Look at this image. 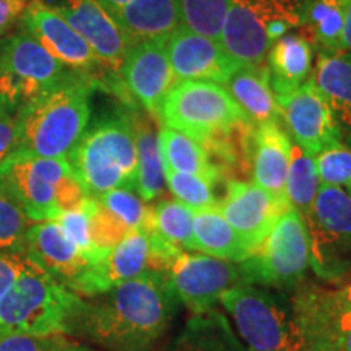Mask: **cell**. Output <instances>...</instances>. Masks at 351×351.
Returning <instances> with one entry per match:
<instances>
[{
  "label": "cell",
  "instance_id": "obj_1",
  "mask_svg": "<svg viewBox=\"0 0 351 351\" xmlns=\"http://www.w3.org/2000/svg\"><path fill=\"white\" fill-rule=\"evenodd\" d=\"M179 304L166 271L148 269L101 295L83 298L72 339L103 351H152L173 326Z\"/></svg>",
  "mask_w": 351,
  "mask_h": 351
},
{
  "label": "cell",
  "instance_id": "obj_2",
  "mask_svg": "<svg viewBox=\"0 0 351 351\" xmlns=\"http://www.w3.org/2000/svg\"><path fill=\"white\" fill-rule=\"evenodd\" d=\"M93 88L91 77L72 70L23 104L16 112V134L10 155L69 158L90 122Z\"/></svg>",
  "mask_w": 351,
  "mask_h": 351
},
{
  "label": "cell",
  "instance_id": "obj_3",
  "mask_svg": "<svg viewBox=\"0 0 351 351\" xmlns=\"http://www.w3.org/2000/svg\"><path fill=\"white\" fill-rule=\"evenodd\" d=\"M67 160L88 197L98 199L114 189L135 191L137 145L132 114L117 111L101 117L85 130Z\"/></svg>",
  "mask_w": 351,
  "mask_h": 351
},
{
  "label": "cell",
  "instance_id": "obj_4",
  "mask_svg": "<svg viewBox=\"0 0 351 351\" xmlns=\"http://www.w3.org/2000/svg\"><path fill=\"white\" fill-rule=\"evenodd\" d=\"M0 192L36 223L57 219L88 197L67 158L25 155H8L2 161Z\"/></svg>",
  "mask_w": 351,
  "mask_h": 351
},
{
  "label": "cell",
  "instance_id": "obj_5",
  "mask_svg": "<svg viewBox=\"0 0 351 351\" xmlns=\"http://www.w3.org/2000/svg\"><path fill=\"white\" fill-rule=\"evenodd\" d=\"M83 298L36 265L25 270L0 300V332L72 337Z\"/></svg>",
  "mask_w": 351,
  "mask_h": 351
},
{
  "label": "cell",
  "instance_id": "obj_6",
  "mask_svg": "<svg viewBox=\"0 0 351 351\" xmlns=\"http://www.w3.org/2000/svg\"><path fill=\"white\" fill-rule=\"evenodd\" d=\"M219 304L249 351H307L291 300L283 291L243 285L226 291Z\"/></svg>",
  "mask_w": 351,
  "mask_h": 351
},
{
  "label": "cell",
  "instance_id": "obj_7",
  "mask_svg": "<svg viewBox=\"0 0 351 351\" xmlns=\"http://www.w3.org/2000/svg\"><path fill=\"white\" fill-rule=\"evenodd\" d=\"M304 5L301 0H231L219 43L238 67H258L274 43L301 28Z\"/></svg>",
  "mask_w": 351,
  "mask_h": 351
},
{
  "label": "cell",
  "instance_id": "obj_8",
  "mask_svg": "<svg viewBox=\"0 0 351 351\" xmlns=\"http://www.w3.org/2000/svg\"><path fill=\"white\" fill-rule=\"evenodd\" d=\"M160 119L163 127L181 132L202 145L249 122L226 88L200 80L174 83L163 101Z\"/></svg>",
  "mask_w": 351,
  "mask_h": 351
},
{
  "label": "cell",
  "instance_id": "obj_9",
  "mask_svg": "<svg viewBox=\"0 0 351 351\" xmlns=\"http://www.w3.org/2000/svg\"><path fill=\"white\" fill-rule=\"evenodd\" d=\"M239 263L249 285L295 289L311 267L309 234L301 213L291 207L283 212L262 244Z\"/></svg>",
  "mask_w": 351,
  "mask_h": 351
},
{
  "label": "cell",
  "instance_id": "obj_10",
  "mask_svg": "<svg viewBox=\"0 0 351 351\" xmlns=\"http://www.w3.org/2000/svg\"><path fill=\"white\" fill-rule=\"evenodd\" d=\"M309 234L311 269L326 282L351 275V195L341 187L322 184L304 215Z\"/></svg>",
  "mask_w": 351,
  "mask_h": 351
},
{
  "label": "cell",
  "instance_id": "obj_11",
  "mask_svg": "<svg viewBox=\"0 0 351 351\" xmlns=\"http://www.w3.org/2000/svg\"><path fill=\"white\" fill-rule=\"evenodd\" d=\"M64 77V65L33 34L20 32L0 44V104L19 111Z\"/></svg>",
  "mask_w": 351,
  "mask_h": 351
},
{
  "label": "cell",
  "instance_id": "obj_12",
  "mask_svg": "<svg viewBox=\"0 0 351 351\" xmlns=\"http://www.w3.org/2000/svg\"><path fill=\"white\" fill-rule=\"evenodd\" d=\"M166 275L178 300L191 314L217 309L226 291L249 285L239 262L186 251L174 257L166 269Z\"/></svg>",
  "mask_w": 351,
  "mask_h": 351
},
{
  "label": "cell",
  "instance_id": "obj_13",
  "mask_svg": "<svg viewBox=\"0 0 351 351\" xmlns=\"http://www.w3.org/2000/svg\"><path fill=\"white\" fill-rule=\"evenodd\" d=\"M276 103L291 140L309 156L343 145L330 108L313 78L289 95L276 96Z\"/></svg>",
  "mask_w": 351,
  "mask_h": 351
},
{
  "label": "cell",
  "instance_id": "obj_14",
  "mask_svg": "<svg viewBox=\"0 0 351 351\" xmlns=\"http://www.w3.org/2000/svg\"><path fill=\"white\" fill-rule=\"evenodd\" d=\"M122 85L152 117L160 119L163 101L174 86L165 41L132 43L121 69Z\"/></svg>",
  "mask_w": 351,
  "mask_h": 351
},
{
  "label": "cell",
  "instance_id": "obj_15",
  "mask_svg": "<svg viewBox=\"0 0 351 351\" xmlns=\"http://www.w3.org/2000/svg\"><path fill=\"white\" fill-rule=\"evenodd\" d=\"M288 208L287 200L276 199L254 182L239 179H228L226 195L218 205L219 212L244 239L251 254L269 236L276 219Z\"/></svg>",
  "mask_w": 351,
  "mask_h": 351
},
{
  "label": "cell",
  "instance_id": "obj_16",
  "mask_svg": "<svg viewBox=\"0 0 351 351\" xmlns=\"http://www.w3.org/2000/svg\"><path fill=\"white\" fill-rule=\"evenodd\" d=\"M165 49L179 80L213 82L221 85L238 70V64L231 59L221 43L191 32L184 25L165 39Z\"/></svg>",
  "mask_w": 351,
  "mask_h": 351
},
{
  "label": "cell",
  "instance_id": "obj_17",
  "mask_svg": "<svg viewBox=\"0 0 351 351\" xmlns=\"http://www.w3.org/2000/svg\"><path fill=\"white\" fill-rule=\"evenodd\" d=\"M20 20L25 26V32L33 34L65 67L88 73L101 65L88 43L54 7L41 0H33L28 3Z\"/></svg>",
  "mask_w": 351,
  "mask_h": 351
},
{
  "label": "cell",
  "instance_id": "obj_18",
  "mask_svg": "<svg viewBox=\"0 0 351 351\" xmlns=\"http://www.w3.org/2000/svg\"><path fill=\"white\" fill-rule=\"evenodd\" d=\"M25 256L57 283L75 293L82 275L90 265L80 249L65 234L57 219L29 225Z\"/></svg>",
  "mask_w": 351,
  "mask_h": 351
},
{
  "label": "cell",
  "instance_id": "obj_19",
  "mask_svg": "<svg viewBox=\"0 0 351 351\" xmlns=\"http://www.w3.org/2000/svg\"><path fill=\"white\" fill-rule=\"evenodd\" d=\"M150 265L148 225L135 228L106 257L88 265L75 288V295L91 298L142 275Z\"/></svg>",
  "mask_w": 351,
  "mask_h": 351
},
{
  "label": "cell",
  "instance_id": "obj_20",
  "mask_svg": "<svg viewBox=\"0 0 351 351\" xmlns=\"http://www.w3.org/2000/svg\"><path fill=\"white\" fill-rule=\"evenodd\" d=\"M54 8L85 39L101 65L119 72L130 43L98 0H62Z\"/></svg>",
  "mask_w": 351,
  "mask_h": 351
},
{
  "label": "cell",
  "instance_id": "obj_21",
  "mask_svg": "<svg viewBox=\"0 0 351 351\" xmlns=\"http://www.w3.org/2000/svg\"><path fill=\"white\" fill-rule=\"evenodd\" d=\"M291 147L293 140L280 121L252 125L249 138V169L252 182L280 200H287L285 184L291 161Z\"/></svg>",
  "mask_w": 351,
  "mask_h": 351
},
{
  "label": "cell",
  "instance_id": "obj_22",
  "mask_svg": "<svg viewBox=\"0 0 351 351\" xmlns=\"http://www.w3.org/2000/svg\"><path fill=\"white\" fill-rule=\"evenodd\" d=\"M111 16L130 44L165 41L184 25L179 0H132Z\"/></svg>",
  "mask_w": 351,
  "mask_h": 351
},
{
  "label": "cell",
  "instance_id": "obj_23",
  "mask_svg": "<svg viewBox=\"0 0 351 351\" xmlns=\"http://www.w3.org/2000/svg\"><path fill=\"white\" fill-rule=\"evenodd\" d=\"M311 78L330 108L341 143L351 148V52H319Z\"/></svg>",
  "mask_w": 351,
  "mask_h": 351
},
{
  "label": "cell",
  "instance_id": "obj_24",
  "mask_svg": "<svg viewBox=\"0 0 351 351\" xmlns=\"http://www.w3.org/2000/svg\"><path fill=\"white\" fill-rule=\"evenodd\" d=\"M269 78L275 96H285L309 80L314 46L301 33H288L269 49Z\"/></svg>",
  "mask_w": 351,
  "mask_h": 351
},
{
  "label": "cell",
  "instance_id": "obj_25",
  "mask_svg": "<svg viewBox=\"0 0 351 351\" xmlns=\"http://www.w3.org/2000/svg\"><path fill=\"white\" fill-rule=\"evenodd\" d=\"M158 351H249L218 309L191 314L182 330Z\"/></svg>",
  "mask_w": 351,
  "mask_h": 351
},
{
  "label": "cell",
  "instance_id": "obj_26",
  "mask_svg": "<svg viewBox=\"0 0 351 351\" xmlns=\"http://www.w3.org/2000/svg\"><path fill=\"white\" fill-rule=\"evenodd\" d=\"M228 93L234 98L245 117L254 125L280 121V108L270 86L267 65L238 67L225 83Z\"/></svg>",
  "mask_w": 351,
  "mask_h": 351
},
{
  "label": "cell",
  "instance_id": "obj_27",
  "mask_svg": "<svg viewBox=\"0 0 351 351\" xmlns=\"http://www.w3.org/2000/svg\"><path fill=\"white\" fill-rule=\"evenodd\" d=\"M194 245L195 251L232 262L251 256V249L218 208L194 212Z\"/></svg>",
  "mask_w": 351,
  "mask_h": 351
},
{
  "label": "cell",
  "instance_id": "obj_28",
  "mask_svg": "<svg viewBox=\"0 0 351 351\" xmlns=\"http://www.w3.org/2000/svg\"><path fill=\"white\" fill-rule=\"evenodd\" d=\"M132 124L137 145V192L143 202H152L166 191L163 161L158 145V130L142 114H132Z\"/></svg>",
  "mask_w": 351,
  "mask_h": 351
},
{
  "label": "cell",
  "instance_id": "obj_29",
  "mask_svg": "<svg viewBox=\"0 0 351 351\" xmlns=\"http://www.w3.org/2000/svg\"><path fill=\"white\" fill-rule=\"evenodd\" d=\"M158 145L163 161V171L205 176V178L219 181L221 171L210 160L208 152L197 140L187 137L181 132L163 127L158 130Z\"/></svg>",
  "mask_w": 351,
  "mask_h": 351
},
{
  "label": "cell",
  "instance_id": "obj_30",
  "mask_svg": "<svg viewBox=\"0 0 351 351\" xmlns=\"http://www.w3.org/2000/svg\"><path fill=\"white\" fill-rule=\"evenodd\" d=\"M346 0H306L301 34L320 52H341Z\"/></svg>",
  "mask_w": 351,
  "mask_h": 351
},
{
  "label": "cell",
  "instance_id": "obj_31",
  "mask_svg": "<svg viewBox=\"0 0 351 351\" xmlns=\"http://www.w3.org/2000/svg\"><path fill=\"white\" fill-rule=\"evenodd\" d=\"M148 226L166 243L178 249L195 251L194 210L178 200H161L150 208Z\"/></svg>",
  "mask_w": 351,
  "mask_h": 351
},
{
  "label": "cell",
  "instance_id": "obj_32",
  "mask_svg": "<svg viewBox=\"0 0 351 351\" xmlns=\"http://www.w3.org/2000/svg\"><path fill=\"white\" fill-rule=\"evenodd\" d=\"M319 187L320 178L314 158L301 150L296 143H293L291 161H289L287 184H285V195H287L289 207L300 212L304 218L317 195Z\"/></svg>",
  "mask_w": 351,
  "mask_h": 351
},
{
  "label": "cell",
  "instance_id": "obj_33",
  "mask_svg": "<svg viewBox=\"0 0 351 351\" xmlns=\"http://www.w3.org/2000/svg\"><path fill=\"white\" fill-rule=\"evenodd\" d=\"M165 181L176 200L194 212L218 208L219 200H217V195H215V184L218 181L215 179L197 174L165 171Z\"/></svg>",
  "mask_w": 351,
  "mask_h": 351
},
{
  "label": "cell",
  "instance_id": "obj_34",
  "mask_svg": "<svg viewBox=\"0 0 351 351\" xmlns=\"http://www.w3.org/2000/svg\"><path fill=\"white\" fill-rule=\"evenodd\" d=\"M179 2H181L182 23L186 28L219 41L231 0H179Z\"/></svg>",
  "mask_w": 351,
  "mask_h": 351
},
{
  "label": "cell",
  "instance_id": "obj_35",
  "mask_svg": "<svg viewBox=\"0 0 351 351\" xmlns=\"http://www.w3.org/2000/svg\"><path fill=\"white\" fill-rule=\"evenodd\" d=\"M29 219L15 202L0 192V251L23 254Z\"/></svg>",
  "mask_w": 351,
  "mask_h": 351
},
{
  "label": "cell",
  "instance_id": "obj_36",
  "mask_svg": "<svg viewBox=\"0 0 351 351\" xmlns=\"http://www.w3.org/2000/svg\"><path fill=\"white\" fill-rule=\"evenodd\" d=\"M98 202L104 208L109 210L121 223L135 230V228L148 225L150 219V207L145 205L135 191L129 189H114L106 194L98 197Z\"/></svg>",
  "mask_w": 351,
  "mask_h": 351
},
{
  "label": "cell",
  "instance_id": "obj_37",
  "mask_svg": "<svg viewBox=\"0 0 351 351\" xmlns=\"http://www.w3.org/2000/svg\"><path fill=\"white\" fill-rule=\"evenodd\" d=\"M0 351H96L69 335L32 337L0 332Z\"/></svg>",
  "mask_w": 351,
  "mask_h": 351
},
{
  "label": "cell",
  "instance_id": "obj_38",
  "mask_svg": "<svg viewBox=\"0 0 351 351\" xmlns=\"http://www.w3.org/2000/svg\"><path fill=\"white\" fill-rule=\"evenodd\" d=\"M93 197H86L85 200L78 205L77 208L69 210L57 218L59 225L62 226L65 234L72 239V243L80 249V252L85 256L90 263L98 262L99 256L96 252L93 243H91L90 234V207Z\"/></svg>",
  "mask_w": 351,
  "mask_h": 351
},
{
  "label": "cell",
  "instance_id": "obj_39",
  "mask_svg": "<svg viewBox=\"0 0 351 351\" xmlns=\"http://www.w3.org/2000/svg\"><path fill=\"white\" fill-rule=\"evenodd\" d=\"M320 181L330 186H350L351 184V148L345 145L328 148L314 158Z\"/></svg>",
  "mask_w": 351,
  "mask_h": 351
},
{
  "label": "cell",
  "instance_id": "obj_40",
  "mask_svg": "<svg viewBox=\"0 0 351 351\" xmlns=\"http://www.w3.org/2000/svg\"><path fill=\"white\" fill-rule=\"evenodd\" d=\"M32 265L33 262L23 254L0 251V300L7 295L16 278Z\"/></svg>",
  "mask_w": 351,
  "mask_h": 351
},
{
  "label": "cell",
  "instance_id": "obj_41",
  "mask_svg": "<svg viewBox=\"0 0 351 351\" xmlns=\"http://www.w3.org/2000/svg\"><path fill=\"white\" fill-rule=\"evenodd\" d=\"M16 112L0 104V165L10 155L16 134Z\"/></svg>",
  "mask_w": 351,
  "mask_h": 351
},
{
  "label": "cell",
  "instance_id": "obj_42",
  "mask_svg": "<svg viewBox=\"0 0 351 351\" xmlns=\"http://www.w3.org/2000/svg\"><path fill=\"white\" fill-rule=\"evenodd\" d=\"M26 7V0H0V36L21 19Z\"/></svg>",
  "mask_w": 351,
  "mask_h": 351
},
{
  "label": "cell",
  "instance_id": "obj_43",
  "mask_svg": "<svg viewBox=\"0 0 351 351\" xmlns=\"http://www.w3.org/2000/svg\"><path fill=\"white\" fill-rule=\"evenodd\" d=\"M341 51L351 52V0H346L345 25L343 34H341Z\"/></svg>",
  "mask_w": 351,
  "mask_h": 351
},
{
  "label": "cell",
  "instance_id": "obj_44",
  "mask_svg": "<svg viewBox=\"0 0 351 351\" xmlns=\"http://www.w3.org/2000/svg\"><path fill=\"white\" fill-rule=\"evenodd\" d=\"M129 2H132V0H98L99 5L103 7L104 10L109 13V15H112V13L121 10V8L127 5Z\"/></svg>",
  "mask_w": 351,
  "mask_h": 351
},
{
  "label": "cell",
  "instance_id": "obj_45",
  "mask_svg": "<svg viewBox=\"0 0 351 351\" xmlns=\"http://www.w3.org/2000/svg\"><path fill=\"white\" fill-rule=\"evenodd\" d=\"M337 291H339L341 302H343L346 309L351 313V285H348V287H345V288H339Z\"/></svg>",
  "mask_w": 351,
  "mask_h": 351
},
{
  "label": "cell",
  "instance_id": "obj_46",
  "mask_svg": "<svg viewBox=\"0 0 351 351\" xmlns=\"http://www.w3.org/2000/svg\"><path fill=\"white\" fill-rule=\"evenodd\" d=\"M346 189H348V191H346V192H348V194L351 195V184H350V186H346Z\"/></svg>",
  "mask_w": 351,
  "mask_h": 351
}]
</instances>
